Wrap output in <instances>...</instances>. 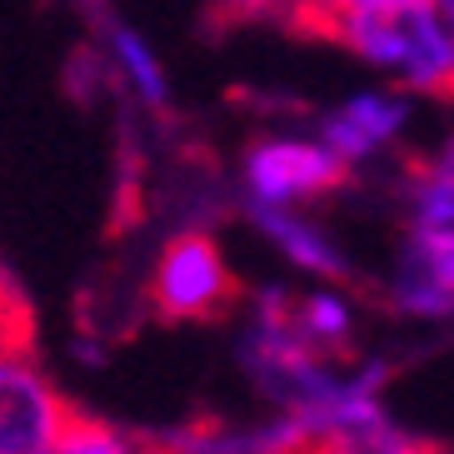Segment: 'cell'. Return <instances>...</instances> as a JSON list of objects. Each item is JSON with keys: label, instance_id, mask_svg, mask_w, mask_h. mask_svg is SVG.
I'll return each mask as SVG.
<instances>
[{"label": "cell", "instance_id": "7a4b0ae2", "mask_svg": "<svg viewBox=\"0 0 454 454\" xmlns=\"http://www.w3.org/2000/svg\"><path fill=\"white\" fill-rule=\"evenodd\" d=\"M75 410L15 330H0V454H55Z\"/></svg>", "mask_w": 454, "mask_h": 454}, {"label": "cell", "instance_id": "5b68a950", "mask_svg": "<svg viewBox=\"0 0 454 454\" xmlns=\"http://www.w3.org/2000/svg\"><path fill=\"white\" fill-rule=\"evenodd\" d=\"M309 434V425L300 414L285 410L280 419H265V425H195L180 429L160 444V454H290L300 450Z\"/></svg>", "mask_w": 454, "mask_h": 454}, {"label": "cell", "instance_id": "3957f363", "mask_svg": "<svg viewBox=\"0 0 454 454\" xmlns=\"http://www.w3.org/2000/svg\"><path fill=\"white\" fill-rule=\"evenodd\" d=\"M235 294H240V285L205 230H185L155 254L150 305L165 320H220L235 305Z\"/></svg>", "mask_w": 454, "mask_h": 454}, {"label": "cell", "instance_id": "5bb4252c", "mask_svg": "<svg viewBox=\"0 0 454 454\" xmlns=\"http://www.w3.org/2000/svg\"><path fill=\"white\" fill-rule=\"evenodd\" d=\"M235 20H294L300 0H215Z\"/></svg>", "mask_w": 454, "mask_h": 454}, {"label": "cell", "instance_id": "2e32d148", "mask_svg": "<svg viewBox=\"0 0 454 454\" xmlns=\"http://www.w3.org/2000/svg\"><path fill=\"white\" fill-rule=\"evenodd\" d=\"M440 5V15H444V26H450V35H454V0H434Z\"/></svg>", "mask_w": 454, "mask_h": 454}, {"label": "cell", "instance_id": "8fae6325", "mask_svg": "<svg viewBox=\"0 0 454 454\" xmlns=\"http://www.w3.org/2000/svg\"><path fill=\"white\" fill-rule=\"evenodd\" d=\"M55 454H160V450L140 444L135 434L106 425V419H81L75 414L66 425V434H60V444H55Z\"/></svg>", "mask_w": 454, "mask_h": 454}, {"label": "cell", "instance_id": "8992f818", "mask_svg": "<svg viewBox=\"0 0 454 454\" xmlns=\"http://www.w3.org/2000/svg\"><path fill=\"white\" fill-rule=\"evenodd\" d=\"M404 125V100H389V95H355L345 106L325 115V145L340 155V160H364L370 150H380L389 135Z\"/></svg>", "mask_w": 454, "mask_h": 454}, {"label": "cell", "instance_id": "7c38bea8", "mask_svg": "<svg viewBox=\"0 0 454 454\" xmlns=\"http://www.w3.org/2000/svg\"><path fill=\"white\" fill-rule=\"evenodd\" d=\"M414 215L419 225H454V165L440 160L414 180Z\"/></svg>", "mask_w": 454, "mask_h": 454}, {"label": "cell", "instance_id": "277c9868", "mask_svg": "<svg viewBox=\"0 0 454 454\" xmlns=\"http://www.w3.org/2000/svg\"><path fill=\"white\" fill-rule=\"evenodd\" d=\"M349 165L330 145L309 140H260L245 150V195L250 205H294L309 195H325L345 180Z\"/></svg>", "mask_w": 454, "mask_h": 454}, {"label": "cell", "instance_id": "30bf717a", "mask_svg": "<svg viewBox=\"0 0 454 454\" xmlns=\"http://www.w3.org/2000/svg\"><path fill=\"white\" fill-rule=\"evenodd\" d=\"M294 325H300V334H305L309 345H320V349H334V345H345V334H349V309L340 294H305L300 305H290Z\"/></svg>", "mask_w": 454, "mask_h": 454}, {"label": "cell", "instance_id": "9a60e30c", "mask_svg": "<svg viewBox=\"0 0 454 454\" xmlns=\"http://www.w3.org/2000/svg\"><path fill=\"white\" fill-rule=\"evenodd\" d=\"M11 309H15V300H11V280H5V265H0V330H15V325H11Z\"/></svg>", "mask_w": 454, "mask_h": 454}, {"label": "cell", "instance_id": "9c48e42d", "mask_svg": "<svg viewBox=\"0 0 454 454\" xmlns=\"http://www.w3.org/2000/svg\"><path fill=\"white\" fill-rule=\"evenodd\" d=\"M290 454H444L434 444H419L400 429H389L385 419H374V425H355V429H330V434H315L305 440L300 450Z\"/></svg>", "mask_w": 454, "mask_h": 454}, {"label": "cell", "instance_id": "6da1fadb", "mask_svg": "<svg viewBox=\"0 0 454 454\" xmlns=\"http://www.w3.org/2000/svg\"><path fill=\"white\" fill-rule=\"evenodd\" d=\"M325 35L404 75L414 90L454 95V35L434 0H374L330 20Z\"/></svg>", "mask_w": 454, "mask_h": 454}, {"label": "cell", "instance_id": "ba28073f", "mask_svg": "<svg viewBox=\"0 0 454 454\" xmlns=\"http://www.w3.org/2000/svg\"><path fill=\"white\" fill-rule=\"evenodd\" d=\"M106 55H110V70H115V81L140 100V106L160 110L170 100V81H165V66L160 55L150 51V41L140 30L130 26H110L106 30Z\"/></svg>", "mask_w": 454, "mask_h": 454}, {"label": "cell", "instance_id": "4fadbf2b", "mask_svg": "<svg viewBox=\"0 0 454 454\" xmlns=\"http://www.w3.org/2000/svg\"><path fill=\"white\" fill-rule=\"evenodd\" d=\"M360 5H374V0H300L294 26L309 30V35H325V30H330V20H340L345 11H360Z\"/></svg>", "mask_w": 454, "mask_h": 454}, {"label": "cell", "instance_id": "52a82bcc", "mask_svg": "<svg viewBox=\"0 0 454 454\" xmlns=\"http://www.w3.org/2000/svg\"><path fill=\"white\" fill-rule=\"evenodd\" d=\"M250 215H254V225L265 230V240L290 254L300 270H309V275H345L340 250L315 225H305L300 215H290V205H250Z\"/></svg>", "mask_w": 454, "mask_h": 454}]
</instances>
